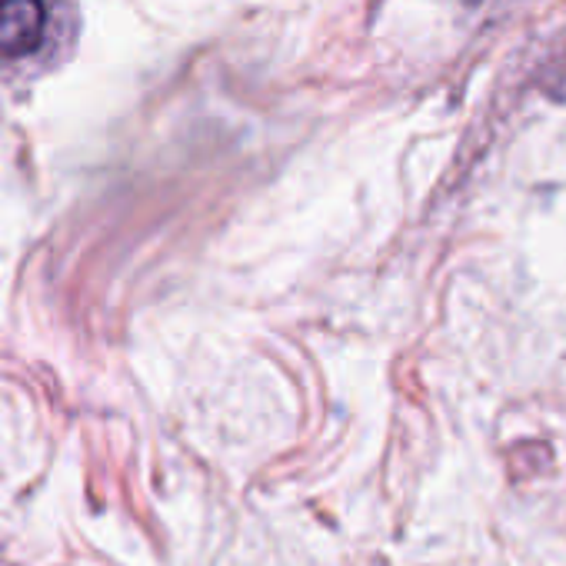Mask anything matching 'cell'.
<instances>
[{
	"label": "cell",
	"mask_w": 566,
	"mask_h": 566,
	"mask_svg": "<svg viewBox=\"0 0 566 566\" xmlns=\"http://www.w3.org/2000/svg\"><path fill=\"white\" fill-rule=\"evenodd\" d=\"M48 8L44 0H0V57L18 61L44 44Z\"/></svg>",
	"instance_id": "6da1fadb"
},
{
	"label": "cell",
	"mask_w": 566,
	"mask_h": 566,
	"mask_svg": "<svg viewBox=\"0 0 566 566\" xmlns=\"http://www.w3.org/2000/svg\"><path fill=\"white\" fill-rule=\"evenodd\" d=\"M463 4H476V0H463Z\"/></svg>",
	"instance_id": "7a4b0ae2"
}]
</instances>
